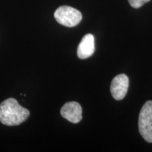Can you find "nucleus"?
<instances>
[{
    "instance_id": "1",
    "label": "nucleus",
    "mask_w": 152,
    "mask_h": 152,
    "mask_svg": "<svg viewBox=\"0 0 152 152\" xmlns=\"http://www.w3.org/2000/svg\"><path fill=\"white\" fill-rule=\"evenodd\" d=\"M29 115L30 111L14 98L7 99L0 104V122L4 125H18L25 122Z\"/></svg>"
},
{
    "instance_id": "2",
    "label": "nucleus",
    "mask_w": 152,
    "mask_h": 152,
    "mask_svg": "<svg viewBox=\"0 0 152 152\" xmlns=\"http://www.w3.org/2000/svg\"><path fill=\"white\" fill-rule=\"evenodd\" d=\"M138 125L142 137L149 143H152V101H148L142 106Z\"/></svg>"
},
{
    "instance_id": "3",
    "label": "nucleus",
    "mask_w": 152,
    "mask_h": 152,
    "mask_svg": "<svg viewBox=\"0 0 152 152\" xmlns=\"http://www.w3.org/2000/svg\"><path fill=\"white\" fill-rule=\"evenodd\" d=\"M54 18L58 23L66 27H75L82 20V14L78 10L68 6H61L54 12Z\"/></svg>"
},
{
    "instance_id": "4",
    "label": "nucleus",
    "mask_w": 152,
    "mask_h": 152,
    "mask_svg": "<svg viewBox=\"0 0 152 152\" xmlns=\"http://www.w3.org/2000/svg\"><path fill=\"white\" fill-rule=\"evenodd\" d=\"M129 87V78L125 74L115 76L111 82V92L115 100H121L126 95Z\"/></svg>"
},
{
    "instance_id": "5",
    "label": "nucleus",
    "mask_w": 152,
    "mask_h": 152,
    "mask_svg": "<svg viewBox=\"0 0 152 152\" xmlns=\"http://www.w3.org/2000/svg\"><path fill=\"white\" fill-rule=\"evenodd\" d=\"M82 107L77 102H68L63 106L61 109L62 117L68 120L69 122L77 123L82 120Z\"/></svg>"
},
{
    "instance_id": "6",
    "label": "nucleus",
    "mask_w": 152,
    "mask_h": 152,
    "mask_svg": "<svg viewBox=\"0 0 152 152\" xmlns=\"http://www.w3.org/2000/svg\"><path fill=\"white\" fill-rule=\"evenodd\" d=\"M94 51V37L92 34H87L83 37L77 47V56L80 59H85L92 56Z\"/></svg>"
},
{
    "instance_id": "7",
    "label": "nucleus",
    "mask_w": 152,
    "mask_h": 152,
    "mask_svg": "<svg viewBox=\"0 0 152 152\" xmlns=\"http://www.w3.org/2000/svg\"><path fill=\"white\" fill-rule=\"evenodd\" d=\"M149 1L150 0H128L131 7L134 9L140 8L144 4L149 2Z\"/></svg>"
}]
</instances>
